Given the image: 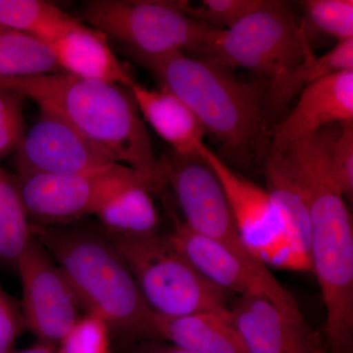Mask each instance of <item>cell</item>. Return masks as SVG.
<instances>
[{
    "mask_svg": "<svg viewBox=\"0 0 353 353\" xmlns=\"http://www.w3.org/2000/svg\"><path fill=\"white\" fill-rule=\"evenodd\" d=\"M332 126L290 143L282 153L301 180L311 220V265L326 308L331 353H352L353 227L330 168Z\"/></svg>",
    "mask_w": 353,
    "mask_h": 353,
    "instance_id": "1",
    "label": "cell"
},
{
    "mask_svg": "<svg viewBox=\"0 0 353 353\" xmlns=\"http://www.w3.org/2000/svg\"><path fill=\"white\" fill-rule=\"evenodd\" d=\"M0 88L31 99L43 112L66 121L153 190L166 183L163 162L155 157L129 88L66 73L0 80Z\"/></svg>",
    "mask_w": 353,
    "mask_h": 353,
    "instance_id": "2",
    "label": "cell"
},
{
    "mask_svg": "<svg viewBox=\"0 0 353 353\" xmlns=\"http://www.w3.org/2000/svg\"><path fill=\"white\" fill-rule=\"evenodd\" d=\"M158 82L182 99L222 145L227 158L243 168L263 164L271 150L265 92L243 82L231 69L204 58L176 52L143 55L127 52Z\"/></svg>",
    "mask_w": 353,
    "mask_h": 353,
    "instance_id": "3",
    "label": "cell"
},
{
    "mask_svg": "<svg viewBox=\"0 0 353 353\" xmlns=\"http://www.w3.org/2000/svg\"><path fill=\"white\" fill-rule=\"evenodd\" d=\"M32 234L57 262L81 305L128 336H154V312L106 234L32 225Z\"/></svg>",
    "mask_w": 353,
    "mask_h": 353,
    "instance_id": "4",
    "label": "cell"
},
{
    "mask_svg": "<svg viewBox=\"0 0 353 353\" xmlns=\"http://www.w3.org/2000/svg\"><path fill=\"white\" fill-rule=\"evenodd\" d=\"M110 240L155 314L167 317L201 312L230 314V292L204 277L181 252L171 234Z\"/></svg>",
    "mask_w": 353,
    "mask_h": 353,
    "instance_id": "5",
    "label": "cell"
},
{
    "mask_svg": "<svg viewBox=\"0 0 353 353\" xmlns=\"http://www.w3.org/2000/svg\"><path fill=\"white\" fill-rule=\"evenodd\" d=\"M304 23L287 2L246 17L230 29L211 27L192 57L227 68L252 70L269 80L314 57Z\"/></svg>",
    "mask_w": 353,
    "mask_h": 353,
    "instance_id": "6",
    "label": "cell"
},
{
    "mask_svg": "<svg viewBox=\"0 0 353 353\" xmlns=\"http://www.w3.org/2000/svg\"><path fill=\"white\" fill-rule=\"evenodd\" d=\"M81 21L119 41L129 53H196L210 26L183 13L178 0H88Z\"/></svg>",
    "mask_w": 353,
    "mask_h": 353,
    "instance_id": "7",
    "label": "cell"
},
{
    "mask_svg": "<svg viewBox=\"0 0 353 353\" xmlns=\"http://www.w3.org/2000/svg\"><path fill=\"white\" fill-rule=\"evenodd\" d=\"M197 154L222 185L232 214L248 250L265 265L292 271H312L311 260L290 243L266 190L232 169L201 143Z\"/></svg>",
    "mask_w": 353,
    "mask_h": 353,
    "instance_id": "8",
    "label": "cell"
},
{
    "mask_svg": "<svg viewBox=\"0 0 353 353\" xmlns=\"http://www.w3.org/2000/svg\"><path fill=\"white\" fill-rule=\"evenodd\" d=\"M141 181L129 167L114 164L85 173L18 176L17 182L30 219L52 226L95 215L120 190Z\"/></svg>",
    "mask_w": 353,
    "mask_h": 353,
    "instance_id": "9",
    "label": "cell"
},
{
    "mask_svg": "<svg viewBox=\"0 0 353 353\" xmlns=\"http://www.w3.org/2000/svg\"><path fill=\"white\" fill-rule=\"evenodd\" d=\"M16 268L22 283L25 327L41 341L57 345L78 321L80 301L50 253L32 239Z\"/></svg>",
    "mask_w": 353,
    "mask_h": 353,
    "instance_id": "10",
    "label": "cell"
},
{
    "mask_svg": "<svg viewBox=\"0 0 353 353\" xmlns=\"http://www.w3.org/2000/svg\"><path fill=\"white\" fill-rule=\"evenodd\" d=\"M118 164L66 121L41 111L16 150L18 176L85 173Z\"/></svg>",
    "mask_w": 353,
    "mask_h": 353,
    "instance_id": "11",
    "label": "cell"
},
{
    "mask_svg": "<svg viewBox=\"0 0 353 353\" xmlns=\"http://www.w3.org/2000/svg\"><path fill=\"white\" fill-rule=\"evenodd\" d=\"M171 236L197 270L221 289L239 296L259 294L283 312L305 319L289 290L280 283L272 284L260 278L220 243L196 233L179 219L174 220Z\"/></svg>",
    "mask_w": 353,
    "mask_h": 353,
    "instance_id": "12",
    "label": "cell"
},
{
    "mask_svg": "<svg viewBox=\"0 0 353 353\" xmlns=\"http://www.w3.org/2000/svg\"><path fill=\"white\" fill-rule=\"evenodd\" d=\"M230 316L248 353H331L306 319L283 312L259 294L240 296Z\"/></svg>",
    "mask_w": 353,
    "mask_h": 353,
    "instance_id": "13",
    "label": "cell"
},
{
    "mask_svg": "<svg viewBox=\"0 0 353 353\" xmlns=\"http://www.w3.org/2000/svg\"><path fill=\"white\" fill-rule=\"evenodd\" d=\"M347 122H353V70L325 77L304 88L296 108L274 127L271 150L283 152L299 139Z\"/></svg>",
    "mask_w": 353,
    "mask_h": 353,
    "instance_id": "14",
    "label": "cell"
},
{
    "mask_svg": "<svg viewBox=\"0 0 353 353\" xmlns=\"http://www.w3.org/2000/svg\"><path fill=\"white\" fill-rule=\"evenodd\" d=\"M62 73L121 85L131 90L136 81L109 48L108 37L79 21L52 44Z\"/></svg>",
    "mask_w": 353,
    "mask_h": 353,
    "instance_id": "15",
    "label": "cell"
},
{
    "mask_svg": "<svg viewBox=\"0 0 353 353\" xmlns=\"http://www.w3.org/2000/svg\"><path fill=\"white\" fill-rule=\"evenodd\" d=\"M139 113L176 157H196L206 134L196 116L176 94L165 88L150 90L134 83L131 88Z\"/></svg>",
    "mask_w": 353,
    "mask_h": 353,
    "instance_id": "16",
    "label": "cell"
},
{
    "mask_svg": "<svg viewBox=\"0 0 353 353\" xmlns=\"http://www.w3.org/2000/svg\"><path fill=\"white\" fill-rule=\"evenodd\" d=\"M267 194L270 197L288 239L311 260V220L307 197L292 165L270 150L263 164Z\"/></svg>",
    "mask_w": 353,
    "mask_h": 353,
    "instance_id": "17",
    "label": "cell"
},
{
    "mask_svg": "<svg viewBox=\"0 0 353 353\" xmlns=\"http://www.w3.org/2000/svg\"><path fill=\"white\" fill-rule=\"evenodd\" d=\"M155 336L192 353H248L230 314L201 312L167 317L155 314Z\"/></svg>",
    "mask_w": 353,
    "mask_h": 353,
    "instance_id": "18",
    "label": "cell"
},
{
    "mask_svg": "<svg viewBox=\"0 0 353 353\" xmlns=\"http://www.w3.org/2000/svg\"><path fill=\"white\" fill-rule=\"evenodd\" d=\"M353 70V39L338 43L322 57H312L272 79L265 92L268 120L284 110L296 95L311 83L339 72Z\"/></svg>",
    "mask_w": 353,
    "mask_h": 353,
    "instance_id": "19",
    "label": "cell"
},
{
    "mask_svg": "<svg viewBox=\"0 0 353 353\" xmlns=\"http://www.w3.org/2000/svg\"><path fill=\"white\" fill-rule=\"evenodd\" d=\"M153 188L141 181L120 190L95 213L110 238H136L157 234L159 215Z\"/></svg>",
    "mask_w": 353,
    "mask_h": 353,
    "instance_id": "20",
    "label": "cell"
},
{
    "mask_svg": "<svg viewBox=\"0 0 353 353\" xmlns=\"http://www.w3.org/2000/svg\"><path fill=\"white\" fill-rule=\"evenodd\" d=\"M62 73L50 44L0 26V80Z\"/></svg>",
    "mask_w": 353,
    "mask_h": 353,
    "instance_id": "21",
    "label": "cell"
},
{
    "mask_svg": "<svg viewBox=\"0 0 353 353\" xmlns=\"http://www.w3.org/2000/svg\"><path fill=\"white\" fill-rule=\"evenodd\" d=\"M80 19L44 0H0V26L52 44Z\"/></svg>",
    "mask_w": 353,
    "mask_h": 353,
    "instance_id": "22",
    "label": "cell"
},
{
    "mask_svg": "<svg viewBox=\"0 0 353 353\" xmlns=\"http://www.w3.org/2000/svg\"><path fill=\"white\" fill-rule=\"evenodd\" d=\"M32 239L18 182L0 167V260L16 266Z\"/></svg>",
    "mask_w": 353,
    "mask_h": 353,
    "instance_id": "23",
    "label": "cell"
},
{
    "mask_svg": "<svg viewBox=\"0 0 353 353\" xmlns=\"http://www.w3.org/2000/svg\"><path fill=\"white\" fill-rule=\"evenodd\" d=\"M278 0H204L199 6L181 1L183 13L216 29H230L264 9L277 6Z\"/></svg>",
    "mask_w": 353,
    "mask_h": 353,
    "instance_id": "24",
    "label": "cell"
},
{
    "mask_svg": "<svg viewBox=\"0 0 353 353\" xmlns=\"http://www.w3.org/2000/svg\"><path fill=\"white\" fill-rule=\"evenodd\" d=\"M301 6L306 20L316 31L338 43L353 39L352 0H306Z\"/></svg>",
    "mask_w": 353,
    "mask_h": 353,
    "instance_id": "25",
    "label": "cell"
},
{
    "mask_svg": "<svg viewBox=\"0 0 353 353\" xmlns=\"http://www.w3.org/2000/svg\"><path fill=\"white\" fill-rule=\"evenodd\" d=\"M110 329L102 318L88 313L60 340L57 353H109Z\"/></svg>",
    "mask_w": 353,
    "mask_h": 353,
    "instance_id": "26",
    "label": "cell"
},
{
    "mask_svg": "<svg viewBox=\"0 0 353 353\" xmlns=\"http://www.w3.org/2000/svg\"><path fill=\"white\" fill-rule=\"evenodd\" d=\"M330 168L345 199L353 196V122L333 125L328 146Z\"/></svg>",
    "mask_w": 353,
    "mask_h": 353,
    "instance_id": "27",
    "label": "cell"
},
{
    "mask_svg": "<svg viewBox=\"0 0 353 353\" xmlns=\"http://www.w3.org/2000/svg\"><path fill=\"white\" fill-rule=\"evenodd\" d=\"M21 95L0 88V158L16 152L26 130Z\"/></svg>",
    "mask_w": 353,
    "mask_h": 353,
    "instance_id": "28",
    "label": "cell"
},
{
    "mask_svg": "<svg viewBox=\"0 0 353 353\" xmlns=\"http://www.w3.org/2000/svg\"><path fill=\"white\" fill-rule=\"evenodd\" d=\"M25 328L20 304L0 287V353H12Z\"/></svg>",
    "mask_w": 353,
    "mask_h": 353,
    "instance_id": "29",
    "label": "cell"
},
{
    "mask_svg": "<svg viewBox=\"0 0 353 353\" xmlns=\"http://www.w3.org/2000/svg\"><path fill=\"white\" fill-rule=\"evenodd\" d=\"M12 353H57V345H53V343L39 341L37 345L24 348V350H15Z\"/></svg>",
    "mask_w": 353,
    "mask_h": 353,
    "instance_id": "30",
    "label": "cell"
},
{
    "mask_svg": "<svg viewBox=\"0 0 353 353\" xmlns=\"http://www.w3.org/2000/svg\"><path fill=\"white\" fill-rule=\"evenodd\" d=\"M137 353H192L183 350L182 348L175 347V345H155V347H148L139 350Z\"/></svg>",
    "mask_w": 353,
    "mask_h": 353,
    "instance_id": "31",
    "label": "cell"
}]
</instances>
